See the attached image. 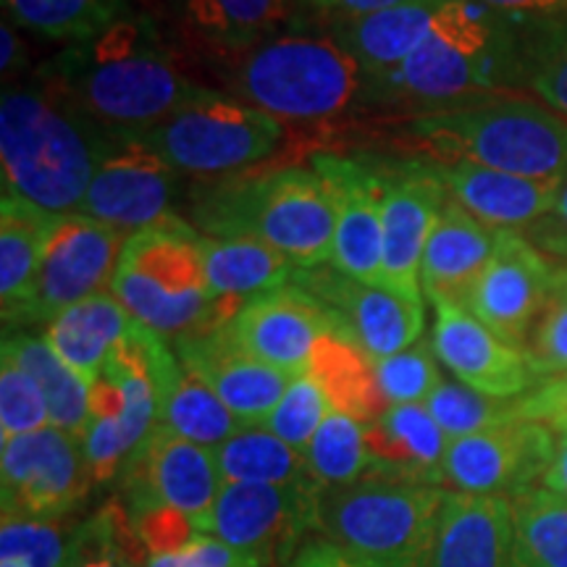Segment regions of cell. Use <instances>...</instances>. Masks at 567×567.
<instances>
[{"label": "cell", "instance_id": "obj_38", "mask_svg": "<svg viewBox=\"0 0 567 567\" xmlns=\"http://www.w3.org/2000/svg\"><path fill=\"white\" fill-rule=\"evenodd\" d=\"M3 9L24 30L76 45L130 17L132 0H3Z\"/></svg>", "mask_w": 567, "mask_h": 567}, {"label": "cell", "instance_id": "obj_52", "mask_svg": "<svg viewBox=\"0 0 567 567\" xmlns=\"http://www.w3.org/2000/svg\"><path fill=\"white\" fill-rule=\"evenodd\" d=\"M499 13H538V17H559L567 13V0H478Z\"/></svg>", "mask_w": 567, "mask_h": 567}, {"label": "cell", "instance_id": "obj_53", "mask_svg": "<svg viewBox=\"0 0 567 567\" xmlns=\"http://www.w3.org/2000/svg\"><path fill=\"white\" fill-rule=\"evenodd\" d=\"M0 42H3V53H0V69H3V76L9 80L11 74L24 66L27 55H24V45H21L19 34L13 32V27H9V21H3L0 27Z\"/></svg>", "mask_w": 567, "mask_h": 567}, {"label": "cell", "instance_id": "obj_49", "mask_svg": "<svg viewBox=\"0 0 567 567\" xmlns=\"http://www.w3.org/2000/svg\"><path fill=\"white\" fill-rule=\"evenodd\" d=\"M517 413L523 421L544 423L551 431L567 434V375L544 381L528 394L517 396Z\"/></svg>", "mask_w": 567, "mask_h": 567}, {"label": "cell", "instance_id": "obj_51", "mask_svg": "<svg viewBox=\"0 0 567 567\" xmlns=\"http://www.w3.org/2000/svg\"><path fill=\"white\" fill-rule=\"evenodd\" d=\"M287 567H360V565H354L342 549L323 538V542L305 544Z\"/></svg>", "mask_w": 567, "mask_h": 567}, {"label": "cell", "instance_id": "obj_32", "mask_svg": "<svg viewBox=\"0 0 567 567\" xmlns=\"http://www.w3.org/2000/svg\"><path fill=\"white\" fill-rule=\"evenodd\" d=\"M61 216L24 197L3 193L0 203V300L3 316L19 308L30 292Z\"/></svg>", "mask_w": 567, "mask_h": 567}, {"label": "cell", "instance_id": "obj_9", "mask_svg": "<svg viewBox=\"0 0 567 567\" xmlns=\"http://www.w3.org/2000/svg\"><path fill=\"white\" fill-rule=\"evenodd\" d=\"M363 71L326 34L287 32L234 61L239 101L284 122H331L358 101Z\"/></svg>", "mask_w": 567, "mask_h": 567}, {"label": "cell", "instance_id": "obj_17", "mask_svg": "<svg viewBox=\"0 0 567 567\" xmlns=\"http://www.w3.org/2000/svg\"><path fill=\"white\" fill-rule=\"evenodd\" d=\"M176 182L179 174L145 142L134 134H118L76 213L134 234L176 216L172 213Z\"/></svg>", "mask_w": 567, "mask_h": 567}, {"label": "cell", "instance_id": "obj_31", "mask_svg": "<svg viewBox=\"0 0 567 567\" xmlns=\"http://www.w3.org/2000/svg\"><path fill=\"white\" fill-rule=\"evenodd\" d=\"M205 271L216 300H250L295 284L297 268L287 255L255 237H208L203 234Z\"/></svg>", "mask_w": 567, "mask_h": 567}, {"label": "cell", "instance_id": "obj_14", "mask_svg": "<svg viewBox=\"0 0 567 567\" xmlns=\"http://www.w3.org/2000/svg\"><path fill=\"white\" fill-rule=\"evenodd\" d=\"M555 431L544 423L507 425L452 439L444 457V484L473 496H515L547 476L555 460Z\"/></svg>", "mask_w": 567, "mask_h": 567}, {"label": "cell", "instance_id": "obj_36", "mask_svg": "<svg viewBox=\"0 0 567 567\" xmlns=\"http://www.w3.org/2000/svg\"><path fill=\"white\" fill-rule=\"evenodd\" d=\"M515 567H567V499L544 486L509 496Z\"/></svg>", "mask_w": 567, "mask_h": 567}, {"label": "cell", "instance_id": "obj_21", "mask_svg": "<svg viewBox=\"0 0 567 567\" xmlns=\"http://www.w3.org/2000/svg\"><path fill=\"white\" fill-rule=\"evenodd\" d=\"M434 305V347L439 363L460 381L481 394L515 400L538 386L528 354L520 347L496 337L465 305L436 300Z\"/></svg>", "mask_w": 567, "mask_h": 567}, {"label": "cell", "instance_id": "obj_55", "mask_svg": "<svg viewBox=\"0 0 567 567\" xmlns=\"http://www.w3.org/2000/svg\"><path fill=\"white\" fill-rule=\"evenodd\" d=\"M557 213L563 216V221L567 226V176L563 182V187H559V197H557Z\"/></svg>", "mask_w": 567, "mask_h": 567}, {"label": "cell", "instance_id": "obj_48", "mask_svg": "<svg viewBox=\"0 0 567 567\" xmlns=\"http://www.w3.org/2000/svg\"><path fill=\"white\" fill-rule=\"evenodd\" d=\"M266 563L258 551L237 549L210 534H193L179 547L147 555V567H266Z\"/></svg>", "mask_w": 567, "mask_h": 567}, {"label": "cell", "instance_id": "obj_13", "mask_svg": "<svg viewBox=\"0 0 567 567\" xmlns=\"http://www.w3.org/2000/svg\"><path fill=\"white\" fill-rule=\"evenodd\" d=\"M295 284L313 295L334 318L337 331L371 360H384L421 342L425 329L423 302L379 284L354 281L334 268H310Z\"/></svg>", "mask_w": 567, "mask_h": 567}, {"label": "cell", "instance_id": "obj_54", "mask_svg": "<svg viewBox=\"0 0 567 567\" xmlns=\"http://www.w3.org/2000/svg\"><path fill=\"white\" fill-rule=\"evenodd\" d=\"M544 488H549V492L567 499V434L557 439L555 460H551L547 476H544Z\"/></svg>", "mask_w": 567, "mask_h": 567}, {"label": "cell", "instance_id": "obj_27", "mask_svg": "<svg viewBox=\"0 0 567 567\" xmlns=\"http://www.w3.org/2000/svg\"><path fill=\"white\" fill-rule=\"evenodd\" d=\"M452 439L425 405H394L368 421V476L444 486V457Z\"/></svg>", "mask_w": 567, "mask_h": 567}, {"label": "cell", "instance_id": "obj_11", "mask_svg": "<svg viewBox=\"0 0 567 567\" xmlns=\"http://www.w3.org/2000/svg\"><path fill=\"white\" fill-rule=\"evenodd\" d=\"M130 237V231L95 221L84 213L61 216L30 292L17 310L3 316L6 326H48L63 310L101 292H111L118 258Z\"/></svg>", "mask_w": 567, "mask_h": 567}, {"label": "cell", "instance_id": "obj_50", "mask_svg": "<svg viewBox=\"0 0 567 567\" xmlns=\"http://www.w3.org/2000/svg\"><path fill=\"white\" fill-rule=\"evenodd\" d=\"M396 3H405V0H302V13H316V17L329 19L331 27H334L342 24V21L392 9Z\"/></svg>", "mask_w": 567, "mask_h": 567}, {"label": "cell", "instance_id": "obj_37", "mask_svg": "<svg viewBox=\"0 0 567 567\" xmlns=\"http://www.w3.org/2000/svg\"><path fill=\"white\" fill-rule=\"evenodd\" d=\"M308 371L329 392L334 410H342L365 423L386 410V402L381 400L379 386H375L373 360L339 331H331L318 342Z\"/></svg>", "mask_w": 567, "mask_h": 567}, {"label": "cell", "instance_id": "obj_8", "mask_svg": "<svg viewBox=\"0 0 567 567\" xmlns=\"http://www.w3.org/2000/svg\"><path fill=\"white\" fill-rule=\"evenodd\" d=\"M111 292L163 339L203 329L216 297L205 271L203 231L179 216L134 231L118 258Z\"/></svg>", "mask_w": 567, "mask_h": 567}, {"label": "cell", "instance_id": "obj_35", "mask_svg": "<svg viewBox=\"0 0 567 567\" xmlns=\"http://www.w3.org/2000/svg\"><path fill=\"white\" fill-rule=\"evenodd\" d=\"M158 425L174 431L176 436L189 439V442L210 446V450H216L218 444H224L243 429V423L218 400V394L182 360L161 396Z\"/></svg>", "mask_w": 567, "mask_h": 567}, {"label": "cell", "instance_id": "obj_33", "mask_svg": "<svg viewBox=\"0 0 567 567\" xmlns=\"http://www.w3.org/2000/svg\"><path fill=\"white\" fill-rule=\"evenodd\" d=\"M3 360L17 363L45 394L55 429L80 436L90 417V384L61 360L45 334L13 331L3 339Z\"/></svg>", "mask_w": 567, "mask_h": 567}, {"label": "cell", "instance_id": "obj_20", "mask_svg": "<svg viewBox=\"0 0 567 567\" xmlns=\"http://www.w3.org/2000/svg\"><path fill=\"white\" fill-rule=\"evenodd\" d=\"M224 329L252 358L300 375L310 368L318 342L337 331V326L313 295L289 284L245 300Z\"/></svg>", "mask_w": 567, "mask_h": 567}, {"label": "cell", "instance_id": "obj_6", "mask_svg": "<svg viewBox=\"0 0 567 567\" xmlns=\"http://www.w3.org/2000/svg\"><path fill=\"white\" fill-rule=\"evenodd\" d=\"M446 488L368 476L323 486L318 530L360 567H423Z\"/></svg>", "mask_w": 567, "mask_h": 567}, {"label": "cell", "instance_id": "obj_46", "mask_svg": "<svg viewBox=\"0 0 567 567\" xmlns=\"http://www.w3.org/2000/svg\"><path fill=\"white\" fill-rule=\"evenodd\" d=\"M51 423L45 394L17 363L0 358V439L32 434Z\"/></svg>", "mask_w": 567, "mask_h": 567}, {"label": "cell", "instance_id": "obj_28", "mask_svg": "<svg viewBox=\"0 0 567 567\" xmlns=\"http://www.w3.org/2000/svg\"><path fill=\"white\" fill-rule=\"evenodd\" d=\"M179 6L193 38L231 61L287 34L302 13V0H179Z\"/></svg>", "mask_w": 567, "mask_h": 567}, {"label": "cell", "instance_id": "obj_5", "mask_svg": "<svg viewBox=\"0 0 567 567\" xmlns=\"http://www.w3.org/2000/svg\"><path fill=\"white\" fill-rule=\"evenodd\" d=\"M515 74H523V59L499 11L478 0H446L429 38L381 84L423 105L481 103L507 92Z\"/></svg>", "mask_w": 567, "mask_h": 567}, {"label": "cell", "instance_id": "obj_10", "mask_svg": "<svg viewBox=\"0 0 567 567\" xmlns=\"http://www.w3.org/2000/svg\"><path fill=\"white\" fill-rule=\"evenodd\" d=\"M134 137L145 142L179 176L226 179L271 158L281 145L284 126L255 105L208 90Z\"/></svg>", "mask_w": 567, "mask_h": 567}, {"label": "cell", "instance_id": "obj_30", "mask_svg": "<svg viewBox=\"0 0 567 567\" xmlns=\"http://www.w3.org/2000/svg\"><path fill=\"white\" fill-rule=\"evenodd\" d=\"M134 326L137 318L116 300V295L101 292L55 316L45 326V339L63 363L92 386Z\"/></svg>", "mask_w": 567, "mask_h": 567}, {"label": "cell", "instance_id": "obj_42", "mask_svg": "<svg viewBox=\"0 0 567 567\" xmlns=\"http://www.w3.org/2000/svg\"><path fill=\"white\" fill-rule=\"evenodd\" d=\"M375 386L386 408L394 405H425L434 389L442 384L439 358L431 342H415L392 358L373 360Z\"/></svg>", "mask_w": 567, "mask_h": 567}, {"label": "cell", "instance_id": "obj_45", "mask_svg": "<svg viewBox=\"0 0 567 567\" xmlns=\"http://www.w3.org/2000/svg\"><path fill=\"white\" fill-rule=\"evenodd\" d=\"M76 528L66 530L45 517H3L0 559H19L30 567H63L74 547Z\"/></svg>", "mask_w": 567, "mask_h": 567}, {"label": "cell", "instance_id": "obj_12", "mask_svg": "<svg viewBox=\"0 0 567 567\" xmlns=\"http://www.w3.org/2000/svg\"><path fill=\"white\" fill-rule=\"evenodd\" d=\"M95 484L84 463L80 436L45 425L0 444L3 517L61 520Z\"/></svg>", "mask_w": 567, "mask_h": 567}, {"label": "cell", "instance_id": "obj_24", "mask_svg": "<svg viewBox=\"0 0 567 567\" xmlns=\"http://www.w3.org/2000/svg\"><path fill=\"white\" fill-rule=\"evenodd\" d=\"M423 567H515L507 496L446 492Z\"/></svg>", "mask_w": 567, "mask_h": 567}, {"label": "cell", "instance_id": "obj_4", "mask_svg": "<svg viewBox=\"0 0 567 567\" xmlns=\"http://www.w3.org/2000/svg\"><path fill=\"white\" fill-rule=\"evenodd\" d=\"M405 137L425 161L476 163L528 179L565 182L567 118L530 101H481L423 113Z\"/></svg>", "mask_w": 567, "mask_h": 567}, {"label": "cell", "instance_id": "obj_41", "mask_svg": "<svg viewBox=\"0 0 567 567\" xmlns=\"http://www.w3.org/2000/svg\"><path fill=\"white\" fill-rule=\"evenodd\" d=\"M142 538L118 509L105 507L92 520L76 526L74 547L63 567H147V557L140 559Z\"/></svg>", "mask_w": 567, "mask_h": 567}, {"label": "cell", "instance_id": "obj_39", "mask_svg": "<svg viewBox=\"0 0 567 567\" xmlns=\"http://www.w3.org/2000/svg\"><path fill=\"white\" fill-rule=\"evenodd\" d=\"M310 476L321 486H347L371 473L368 423L342 410H331L305 450Z\"/></svg>", "mask_w": 567, "mask_h": 567}, {"label": "cell", "instance_id": "obj_29", "mask_svg": "<svg viewBox=\"0 0 567 567\" xmlns=\"http://www.w3.org/2000/svg\"><path fill=\"white\" fill-rule=\"evenodd\" d=\"M444 3L446 0H405L371 17L334 24L331 38L352 55L365 76L381 82L394 74L429 38Z\"/></svg>", "mask_w": 567, "mask_h": 567}, {"label": "cell", "instance_id": "obj_47", "mask_svg": "<svg viewBox=\"0 0 567 567\" xmlns=\"http://www.w3.org/2000/svg\"><path fill=\"white\" fill-rule=\"evenodd\" d=\"M526 354L538 381L567 375V268H559L555 289L544 313L538 316Z\"/></svg>", "mask_w": 567, "mask_h": 567}, {"label": "cell", "instance_id": "obj_25", "mask_svg": "<svg viewBox=\"0 0 567 567\" xmlns=\"http://www.w3.org/2000/svg\"><path fill=\"white\" fill-rule=\"evenodd\" d=\"M429 163L446 195L494 229H517L557 208L563 182L528 179L476 163Z\"/></svg>", "mask_w": 567, "mask_h": 567}, {"label": "cell", "instance_id": "obj_56", "mask_svg": "<svg viewBox=\"0 0 567 567\" xmlns=\"http://www.w3.org/2000/svg\"><path fill=\"white\" fill-rule=\"evenodd\" d=\"M0 567H30V565L19 563V559H0Z\"/></svg>", "mask_w": 567, "mask_h": 567}, {"label": "cell", "instance_id": "obj_40", "mask_svg": "<svg viewBox=\"0 0 567 567\" xmlns=\"http://www.w3.org/2000/svg\"><path fill=\"white\" fill-rule=\"evenodd\" d=\"M425 408L450 439H463L496 429V425L523 421L517 413V396L515 400L488 396L460 381H442L425 400Z\"/></svg>", "mask_w": 567, "mask_h": 567}, {"label": "cell", "instance_id": "obj_34", "mask_svg": "<svg viewBox=\"0 0 567 567\" xmlns=\"http://www.w3.org/2000/svg\"><path fill=\"white\" fill-rule=\"evenodd\" d=\"M224 484H297L310 476L308 460L266 425H243L213 450Z\"/></svg>", "mask_w": 567, "mask_h": 567}, {"label": "cell", "instance_id": "obj_18", "mask_svg": "<svg viewBox=\"0 0 567 567\" xmlns=\"http://www.w3.org/2000/svg\"><path fill=\"white\" fill-rule=\"evenodd\" d=\"M313 172L334 197L331 268L354 281L384 287V174L371 163L334 153H318Z\"/></svg>", "mask_w": 567, "mask_h": 567}, {"label": "cell", "instance_id": "obj_16", "mask_svg": "<svg viewBox=\"0 0 567 567\" xmlns=\"http://www.w3.org/2000/svg\"><path fill=\"white\" fill-rule=\"evenodd\" d=\"M559 268L513 229H499L486 271L465 297V308L496 337L526 350L547 308Z\"/></svg>", "mask_w": 567, "mask_h": 567}, {"label": "cell", "instance_id": "obj_15", "mask_svg": "<svg viewBox=\"0 0 567 567\" xmlns=\"http://www.w3.org/2000/svg\"><path fill=\"white\" fill-rule=\"evenodd\" d=\"M321 492L316 478L297 484H224L197 534L218 536L231 547L268 559L271 551L292 547L308 528H318Z\"/></svg>", "mask_w": 567, "mask_h": 567}, {"label": "cell", "instance_id": "obj_19", "mask_svg": "<svg viewBox=\"0 0 567 567\" xmlns=\"http://www.w3.org/2000/svg\"><path fill=\"white\" fill-rule=\"evenodd\" d=\"M126 473H130L134 509H174L195 530L208 517L224 488L221 471L210 446L176 436L163 425H155Z\"/></svg>", "mask_w": 567, "mask_h": 567}, {"label": "cell", "instance_id": "obj_44", "mask_svg": "<svg viewBox=\"0 0 567 567\" xmlns=\"http://www.w3.org/2000/svg\"><path fill=\"white\" fill-rule=\"evenodd\" d=\"M523 76L555 113L567 116V19H551L530 34Z\"/></svg>", "mask_w": 567, "mask_h": 567}, {"label": "cell", "instance_id": "obj_1", "mask_svg": "<svg viewBox=\"0 0 567 567\" xmlns=\"http://www.w3.org/2000/svg\"><path fill=\"white\" fill-rule=\"evenodd\" d=\"M105 130L140 134L208 87L184 74L158 27L126 17L97 38L69 45L40 76Z\"/></svg>", "mask_w": 567, "mask_h": 567}, {"label": "cell", "instance_id": "obj_3", "mask_svg": "<svg viewBox=\"0 0 567 567\" xmlns=\"http://www.w3.org/2000/svg\"><path fill=\"white\" fill-rule=\"evenodd\" d=\"M195 229L208 237H255L302 271L331 264L337 210L313 168L226 176L193 203Z\"/></svg>", "mask_w": 567, "mask_h": 567}, {"label": "cell", "instance_id": "obj_22", "mask_svg": "<svg viewBox=\"0 0 567 567\" xmlns=\"http://www.w3.org/2000/svg\"><path fill=\"white\" fill-rule=\"evenodd\" d=\"M384 174V287L423 302L421 264L425 243L434 229L446 189L436 179L431 163H405Z\"/></svg>", "mask_w": 567, "mask_h": 567}, {"label": "cell", "instance_id": "obj_2", "mask_svg": "<svg viewBox=\"0 0 567 567\" xmlns=\"http://www.w3.org/2000/svg\"><path fill=\"white\" fill-rule=\"evenodd\" d=\"M118 134L124 132L92 122L87 113L42 80L38 87L3 90V193L24 197L55 216L76 213Z\"/></svg>", "mask_w": 567, "mask_h": 567}, {"label": "cell", "instance_id": "obj_43", "mask_svg": "<svg viewBox=\"0 0 567 567\" xmlns=\"http://www.w3.org/2000/svg\"><path fill=\"white\" fill-rule=\"evenodd\" d=\"M331 410H334V402H331L329 392L313 373L305 371L295 375L292 384L284 392L279 405L271 410L264 425L305 455V450L313 442L316 431L321 429Z\"/></svg>", "mask_w": 567, "mask_h": 567}, {"label": "cell", "instance_id": "obj_26", "mask_svg": "<svg viewBox=\"0 0 567 567\" xmlns=\"http://www.w3.org/2000/svg\"><path fill=\"white\" fill-rule=\"evenodd\" d=\"M499 229L478 221L463 205L446 200L425 243L421 264V289L429 302H465L473 284L486 271L496 250Z\"/></svg>", "mask_w": 567, "mask_h": 567}, {"label": "cell", "instance_id": "obj_7", "mask_svg": "<svg viewBox=\"0 0 567 567\" xmlns=\"http://www.w3.org/2000/svg\"><path fill=\"white\" fill-rule=\"evenodd\" d=\"M179 368L166 339L137 321L90 386V417L80 434L92 481L126 471L158 425L161 396Z\"/></svg>", "mask_w": 567, "mask_h": 567}, {"label": "cell", "instance_id": "obj_23", "mask_svg": "<svg viewBox=\"0 0 567 567\" xmlns=\"http://www.w3.org/2000/svg\"><path fill=\"white\" fill-rule=\"evenodd\" d=\"M176 358L200 375L243 425H264L295 379L234 344L224 326L176 339Z\"/></svg>", "mask_w": 567, "mask_h": 567}]
</instances>
